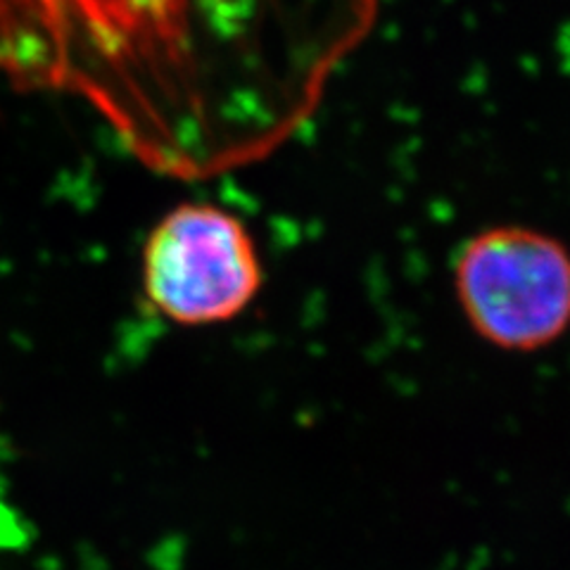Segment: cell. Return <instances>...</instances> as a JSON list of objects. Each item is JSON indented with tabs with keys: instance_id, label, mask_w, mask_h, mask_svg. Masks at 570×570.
<instances>
[{
	"instance_id": "cell-2",
	"label": "cell",
	"mask_w": 570,
	"mask_h": 570,
	"mask_svg": "<svg viewBox=\"0 0 570 570\" xmlns=\"http://www.w3.org/2000/svg\"><path fill=\"white\" fill-rule=\"evenodd\" d=\"M264 269L247 226L219 205L184 203L155 224L142 247V291L171 324L198 328L240 316Z\"/></svg>"
},
{
	"instance_id": "cell-1",
	"label": "cell",
	"mask_w": 570,
	"mask_h": 570,
	"mask_svg": "<svg viewBox=\"0 0 570 570\" xmlns=\"http://www.w3.org/2000/svg\"><path fill=\"white\" fill-rule=\"evenodd\" d=\"M454 293L480 341L540 352L570 328V249L540 228H485L459 247Z\"/></svg>"
}]
</instances>
